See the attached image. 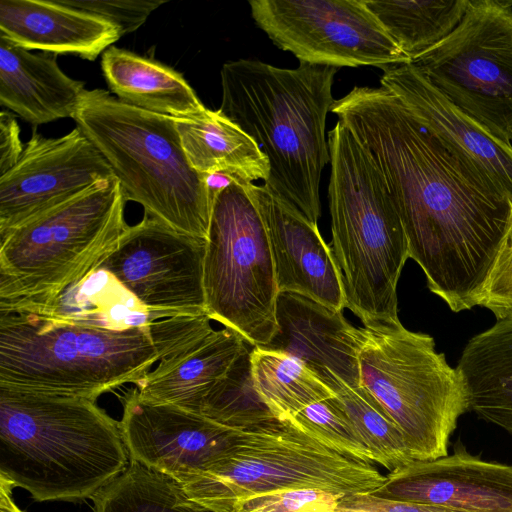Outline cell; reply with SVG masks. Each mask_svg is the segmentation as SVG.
<instances>
[{"label": "cell", "mask_w": 512, "mask_h": 512, "mask_svg": "<svg viewBox=\"0 0 512 512\" xmlns=\"http://www.w3.org/2000/svg\"><path fill=\"white\" fill-rule=\"evenodd\" d=\"M331 112L379 166L429 290L455 313L477 306L512 222L507 194L382 86H355Z\"/></svg>", "instance_id": "6da1fadb"}, {"label": "cell", "mask_w": 512, "mask_h": 512, "mask_svg": "<svg viewBox=\"0 0 512 512\" xmlns=\"http://www.w3.org/2000/svg\"><path fill=\"white\" fill-rule=\"evenodd\" d=\"M207 315L114 329L0 311V385L82 397L137 384L161 359L213 330Z\"/></svg>", "instance_id": "7a4b0ae2"}, {"label": "cell", "mask_w": 512, "mask_h": 512, "mask_svg": "<svg viewBox=\"0 0 512 512\" xmlns=\"http://www.w3.org/2000/svg\"><path fill=\"white\" fill-rule=\"evenodd\" d=\"M337 68L300 63L280 68L252 59L223 64L219 111L236 123L267 158L263 183L317 224L320 181L330 163L326 118Z\"/></svg>", "instance_id": "3957f363"}, {"label": "cell", "mask_w": 512, "mask_h": 512, "mask_svg": "<svg viewBox=\"0 0 512 512\" xmlns=\"http://www.w3.org/2000/svg\"><path fill=\"white\" fill-rule=\"evenodd\" d=\"M129 463L120 422L94 400L0 385V476L34 500L92 498Z\"/></svg>", "instance_id": "277c9868"}, {"label": "cell", "mask_w": 512, "mask_h": 512, "mask_svg": "<svg viewBox=\"0 0 512 512\" xmlns=\"http://www.w3.org/2000/svg\"><path fill=\"white\" fill-rule=\"evenodd\" d=\"M327 139L332 251L346 308L364 327L399 322L397 285L409 250L393 198L371 153L342 122Z\"/></svg>", "instance_id": "5b68a950"}, {"label": "cell", "mask_w": 512, "mask_h": 512, "mask_svg": "<svg viewBox=\"0 0 512 512\" xmlns=\"http://www.w3.org/2000/svg\"><path fill=\"white\" fill-rule=\"evenodd\" d=\"M72 119L110 165L126 201L179 232L207 238L214 191L188 160L175 118L96 88L84 91Z\"/></svg>", "instance_id": "8992f818"}, {"label": "cell", "mask_w": 512, "mask_h": 512, "mask_svg": "<svg viewBox=\"0 0 512 512\" xmlns=\"http://www.w3.org/2000/svg\"><path fill=\"white\" fill-rule=\"evenodd\" d=\"M113 176L0 237V311L32 312L96 271L127 224Z\"/></svg>", "instance_id": "52a82bcc"}, {"label": "cell", "mask_w": 512, "mask_h": 512, "mask_svg": "<svg viewBox=\"0 0 512 512\" xmlns=\"http://www.w3.org/2000/svg\"><path fill=\"white\" fill-rule=\"evenodd\" d=\"M359 379L400 429L414 460L448 455L470 395L460 370L437 352L434 338L401 322L363 327Z\"/></svg>", "instance_id": "ba28073f"}, {"label": "cell", "mask_w": 512, "mask_h": 512, "mask_svg": "<svg viewBox=\"0 0 512 512\" xmlns=\"http://www.w3.org/2000/svg\"><path fill=\"white\" fill-rule=\"evenodd\" d=\"M385 479L374 463L333 450L290 422L275 419L242 430L225 457L183 488L214 512H234L240 502L258 495L287 490L370 493Z\"/></svg>", "instance_id": "9c48e42d"}, {"label": "cell", "mask_w": 512, "mask_h": 512, "mask_svg": "<svg viewBox=\"0 0 512 512\" xmlns=\"http://www.w3.org/2000/svg\"><path fill=\"white\" fill-rule=\"evenodd\" d=\"M230 180L214 190L206 238V313L254 346L277 331L279 295L265 223L250 186Z\"/></svg>", "instance_id": "30bf717a"}, {"label": "cell", "mask_w": 512, "mask_h": 512, "mask_svg": "<svg viewBox=\"0 0 512 512\" xmlns=\"http://www.w3.org/2000/svg\"><path fill=\"white\" fill-rule=\"evenodd\" d=\"M411 64L456 107L511 142L512 6L507 0H469L454 31Z\"/></svg>", "instance_id": "8fae6325"}, {"label": "cell", "mask_w": 512, "mask_h": 512, "mask_svg": "<svg viewBox=\"0 0 512 512\" xmlns=\"http://www.w3.org/2000/svg\"><path fill=\"white\" fill-rule=\"evenodd\" d=\"M256 25L300 63L388 66L410 60L364 0H250Z\"/></svg>", "instance_id": "7c38bea8"}, {"label": "cell", "mask_w": 512, "mask_h": 512, "mask_svg": "<svg viewBox=\"0 0 512 512\" xmlns=\"http://www.w3.org/2000/svg\"><path fill=\"white\" fill-rule=\"evenodd\" d=\"M205 251L206 239L179 232L144 214L139 223L127 225L98 269L114 276L160 319L207 315Z\"/></svg>", "instance_id": "4fadbf2b"}, {"label": "cell", "mask_w": 512, "mask_h": 512, "mask_svg": "<svg viewBox=\"0 0 512 512\" xmlns=\"http://www.w3.org/2000/svg\"><path fill=\"white\" fill-rule=\"evenodd\" d=\"M113 176L77 127L56 138L34 130L17 163L0 175V237Z\"/></svg>", "instance_id": "5bb4252c"}, {"label": "cell", "mask_w": 512, "mask_h": 512, "mask_svg": "<svg viewBox=\"0 0 512 512\" xmlns=\"http://www.w3.org/2000/svg\"><path fill=\"white\" fill-rule=\"evenodd\" d=\"M130 460L182 486L225 457L242 430L169 404L148 402L131 390L120 421Z\"/></svg>", "instance_id": "9a60e30c"}, {"label": "cell", "mask_w": 512, "mask_h": 512, "mask_svg": "<svg viewBox=\"0 0 512 512\" xmlns=\"http://www.w3.org/2000/svg\"><path fill=\"white\" fill-rule=\"evenodd\" d=\"M370 493L460 512H512V464L460 449L434 460H413L389 472Z\"/></svg>", "instance_id": "2e32d148"}, {"label": "cell", "mask_w": 512, "mask_h": 512, "mask_svg": "<svg viewBox=\"0 0 512 512\" xmlns=\"http://www.w3.org/2000/svg\"><path fill=\"white\" fill-rule=\"evenodd\" d=\"M250 189L265 223L279 293H295L343 311V277L317 224L265 185L252 183Z\"/></svg>", "instance_id": "e0dca14e"}, {"label": "cell", "mask_w": 512, "mask_h": 512, "mask_svg": "<svg viewBox=\"0 0 512 512\" xmlns=\"http://www.w3.org/2000/svg\"><path fill=\"white\" fill-rule=\"evenodd\" d=\"M276 320L275 335L261 347L299 359L334 392L360 385L363 327L352 326L342 311L288 292L278 295Z\"/></svg>", "instance_id": "ac0fdd59"}, {"label": "cell", "mask_w": 512, "mask_h": 512, "mask_svg": "<svg viewBox=\"0 0 512 512\" xmlns=\"http://www.w3.org/2000/svg\"><path fill=\"white\" fill-rule=\"evenodd\" d=\"M382 87L393 93L429 132L493 180L512 202V143L468 116L411 63L382 68Z\"/></svg>", "instance_id": "d6986e66"}, {"label": "cell", "mask_w": 512, "mask_h": 512, "mask_svg": "<svg viewBox=\"0 0 512 512\" xmlns=\"http://www.w3.org/2000/svg\"><path fill=\"white\" fill-rule=\"evenodd\" d=\"M0 37L29 51L93 61L122 36L107 19L60 0H1Z\"/></svg>", "instance_id": "ffe728a7"}, {"label": "cell", "mask_w": 512, "mask_h": 512, "mask_svg": "<svg viewBox=\"0 0 512 512\" xmlns=\"http://www.w3.org/2000/svg\"><path fill=\"white\" fill-rule=\"evenodd\" d=\"M246 340L224 327L212 330L159 361L133 389L142 400L199 414L201 406L234 363L249 349Z\"/></svg>", "instance_id": "44dd1931"}, {"label": "cell", "mask_w": 512, "mask_h": 512, "mask_svg": "<svg viewBox=\"0 0 512 512\" xmlns=\"http://www.w3.org/2000/svg\"><path fill=\"white\" fill-rule=\"evenodd\" d=\"M84 85L61 70L57 55L34 53L0 37V104L26 122L73 118Z\"/></svg>", "instance_id": "7402d4cb"}, {"label": "cell", "mask_w": 512, "mask_h": 512, "mask_svg": "<svg viewBox=\"0 0 512 512\" xmlns=\"http://www.w3.org/2000/svg\"><path fill=\"white\" fill-rule=\"evenodd\" d=\"M111 92L131 106L173 118H190L207 107L184 76L159 61L111 46L101 56Z\"/></svg>", "instance_id": "603a6c76"}, {"label": "cell", "mask_w": 512, "mask_h": 512, "mask_svg": "<svg viewBox=\"0 0 512 512\" xmlns=\"http://www.w3.org/2000/svg\"><path fill=\"white\" fill-rule=\"evenodd\" d=\"M182 147L199 173L223 175L242 183L266 182L269 164L257 143L219 110L206 108L190 118H175Z\"/></svg>", "instance_id": "cb8c5ba5"}, {"label": "cell", "mask_w": 512, "mask_h": 512, "mask_svg": "<svg viewBox=\"0 0 512 512\" xmlns=\"http://www.w3.org/2000/svg\"><path fill=\"white\" fill-rule=\"evenodd\" d=\"M384 30L412 63L459 25L469 0H364Z\"/></svg>", "instance_id": "d4e9b609"}, {"label": "cell", "mask_w": 512, "mask_h": 512, "mask_svg": "<svg viewBox=\"0 0 512 512\" xmlns=\"http://www.w3.org/2000/svg\"><path fill=\"white\" fill-rule=\"evenodd\" d=\"M255 389L273 416L289 421L335 392L307 365L286 353L254 346L250 351Z\"/></svg>", "instance_id": "484cf974"}, {"label": "cell", "mask_w": 512, "mask_h": 512, "mask_svg": "<svg viewBox=\"0 0 512 512\" xmlns=\"http://www.w3.org/2000/svg\"><path fill=\"white\" fill-rule=\"evenodd\" d=\"M92 499L94 512H214L193 500L174 478L131 460Z\"/></svg>", "instance_id": "4316f807"}, {"label": "cell", "mask_w": 512, "mask_h": 512, "mask_svg": "<svg viewBox=\"0 0 512 512\" xmlns=\"http://www.w3.org/2000/svg\"><path fill=\"white\" fill-rule=\"evenodd\" d=\"M335 394L374 463L391 472L414 460L398 426L364 387L343 384Z\"/></svg>", "instance_id": "83f0119b"}, {"label": "cell", "mask_w": 512, "mask_h": 512, "mask_svg": "<svg viewBox=\"0 0 512 512\" xmlns=\"http://www.w3.org/2000/svg\"><path fill=\"white\" fill-rule=\"evenodd\" d=\"M250 351L245 352L208 393L200 415L237 430H247L276 419L255 389Z\"/></svg>", "instance_id": "f1b7e54d"}, {"label": "cell", "mask_w": 512, "mask_h": 512, "mask_svg": "<svg viewBox=\"0 0 512 512\" xmlns=\"http://www.w3.org/2000/svg\"><path fill=\"white\" fill-rule=\"evenodd\" d=\"M288 422L333 450L374 463L336 395L307 406Z\"/></svg>", "instance_id": "f546056e"}, {"label": "cell", "mask_w": 512, "mask_h": 512, "mask_svg": "<svg viewBox=\"0 0 512 512\" xmlns=\"http://www.w3.org/2000/svg\"><path fill=\"white\" fill-rule=\"evenodd\" d=\"M477 306H482L497 321L512 320V222L486 276Z\"/></svg>", "instance_id": "4dcf8cb0"}, {"label": "cell", "mask_w": 512, "mask_h": 512, "mask_svg": "<svg viewBox=\"0 0 512 512\" xmlns=\"http://www.w3.org/2000/svg\"><path fill=\"white\" fill-rule=\"evenodd\" d=\"M341 497L319 490H287L250 497L234 512H336Z\"/></svg>", "instance_id": "1f68e13d"}, {"label": "cell", "mask_w": 512, "mask_h": 512, "mask_svg": "<svg viewBox=\"0 0 512 512\" xmlns=\"http://www.w3.org/2000/svg\"><path fill=\"white\" fill-rule=\"evenodd\" d=\"M61 3L83 10L115 24L121 36L139 29L150 14L167 0H60Z\"/></svg>", "instance_id": "d6a6232c"}, {"label": "cell", "mask_w": 512, "mask_h": 512, "mask_svg": "<svg viewBox=\"0 0 512 512\" xmlns=\"http://www.w3.org/2000/svg\"><path fill=\"white\" fill-rule=\"evenodd\" d=\"M336 512H460L429 504L393 500L371 493L342 496Z\"/></svg>", "instance_id": "836d02e7"}, {"label": "cell", "mask_w": 512, "mask_h": 512, "mask_svg": "<svg viewBox=\"0 0 512 512\" xmlns=\"http://www.w3.org/2000/svg\"><path fill=\"white\" fill-rule=\"evenodd\" d=\"M20 127L15 114L0 112V175L12 168L23 153Z\"/></svg>", "instance_id": "e575fe53"}, {"label": "cell", "mask_w": 512, "mask_h": 512, "mask_svg": "<svg viewBox=\"0 0 512 512\" xmlns=\"http://www.w3.org/2000/svg\"><path fill=\"white\" fill-rule=\"evenodd\" d=\"M13 484L0 476V512H23L12 499Z\"/></svg>", "instance_id": "d590c367"}, {"label": "cell", "mask_w": 512, "mask_h": 512, "mask_svg": "<svg viewBox=\"0 0 512 512\" xmlns=\"http://www.w3.org/2000/svg\"><path fill=\"white\" fill-rule=\"evenodd\" d=\"M239 512H261V511H239Z\"/></svg>", "instance_id": "8d00e7d4"}, {"label": "cell", "mask_w": 512, "mask_h": 512, "mask_svg": "<svg viewBox=\"0 0 512 512\" xmlns=\"http://www.w3.org/2000/svg\"><path fill=\"white\" fill-rule=\"evenodd\" d=\"M507 1L512 6V0H507Z\"/></svg>", "instance_id": "74e56055"}, {"label": "cell", "mask_w": 512, "mask_h": 512, "mask_svg": "<svg viewBox=\"0 0 512 512\" xmlns=\"http://www.w3.org/2000/svg\"><path fill=\"white\" fill-rule=\"evenodd\" d=\"M511 142H512V137H511Z\"/></svg>", "instance_id": "f35d334b"}]
</instances>
